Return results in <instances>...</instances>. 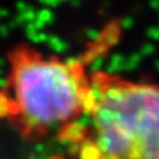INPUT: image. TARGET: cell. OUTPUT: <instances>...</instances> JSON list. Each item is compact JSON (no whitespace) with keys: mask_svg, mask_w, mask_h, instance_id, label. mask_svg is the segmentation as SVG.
I'll list each match as a JSON object with an SVG mask.
<instances>
[{"mask_svg":"<svg viewBox=\"0 0 159 159\" xmlns=\"http://www.w3.org/2000/svg\"><path fill=\"white\" fill-rule=\"evenodd\" d=\"M10 113L28 134H44L73 124L95 104L79 65L18 50L9 76Z\"/></svg>","mask_w":159,"mask_h":159,"instance_id":"6da1fadb","label":"cell"},{"mask_svg":"<svg viewBox=\"0 0 159 159\" xmlns=\"http://www.w3.org/2000/svg\"><path fill=\"white\" fill-rule=\"evenodd\" d=\"M90 140L102 159H159V87L97 78Z\"/></svg>","mask_w":159,"mask_h":159,"instance_id":"7a4b0ae2","label":"cell"}]
</instances>
